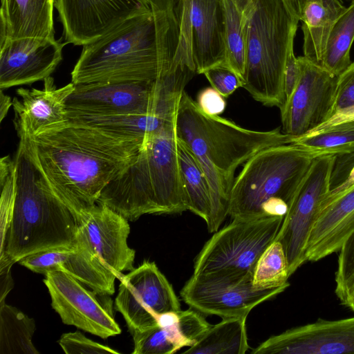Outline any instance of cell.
Masks as SVG:
<instances>
[{
  "label": "cell",
  "mask_w": 354,
  "mask_h": 354,
  "mask_svg": "<svg viewBox=\"0 0 354 354\" xmlns=\"http://www.w3.org/2000/svg\"><path fill=\"white\" fill-rule=\"evenodd\" d=\"M23 136L50 186L75 216L97 203L105 187L136 158L146 142L68 122L35 136Z\"/></svg>",
  "instance_id": "obj_1"
},
{
  "label": "cell",
  "mask_w": 354,
  "mask_h": 354,
  "mask_svg": "<svg viewBox=\"0 0 354 354\" xmlns=\"http://www.w3.org/2000/svg\"><path fill=\"white\" fill-rule=\"evenodd\" d=\"M151 10L131 17L83 46L71 72L74 84L155 81L180 66V30L173 0H149Z\"/></svg>",
  "instance_id": "obj_2"
},
{
  "label": "cell",
  "mask_w": 354,
  "mask_h": 354,
  "mask_svg": "<svg viewBox=\"0 0 354 354\" xmlns=\"http://www.w3.org/2000/svg\"><path fill=\"white\" fill-rule=\"evenodd\" d=\"M14 160L16 195L8 230L1 240L0 270L30 254L57 248H73L77 219L54 192L30 151L24 136Z\"/></svg>",
  "instance_id": "obj_3"
},
{
  "label": "cell",
  "mask_w": 354,
  "mask_h": 354,
  "mask_svg": "<svg viewBox=\"0 0 354 354\" xmlns=\"http://www.w3.org/2000/svg\"><path fill=\"white\" fill-rule=\"evenodd\" d=\"M175 122L147 140L136 158L105 187L97 203L130 221L147 214H180L187 210Z\"/></svg>",
  "instance_id": "obj_4"
},
{
  "label": "cell",
  "mask_w": 354,
  "mask_h": 354,
  "mask_svg": "<svg viewBox=\"0 0 354 354\" xmlns=\"http://www.w3.org/2000/svg\"><path fill=\"white\" fill-rule=\"evenodd\" d=\"M175 132L194 153L202 168L213 169L229 184L234 173L259 151L291 144L293 137L277 128L254 131L243 128L219 115L205 113L185 91L177 108Z\"/></svg>",
  "instance_id": "obj_5"
},
{
  "label": "cell",
  "mask_w": 354,
  "mask_h": 354,
  "mask_svg": "<svg viewBox=\"0 0 354 354\" xmlns=\"http://www.w3.org/2000/svg\"><path fill=\"white\" fill-rule=\"evenodd\" d=\"M299 21L283 0H250L243 87L266 106L285 104L284 72Z\"/></svg>",
  "instance_id": "obj_6"
},
{
  "label": "cell",
  "mask_w": 354,
  "mask_h": 354,
  "mask_svg": "<svg viewBox=\"0 0 354 354\" xmlns=\"http://www.w3.org/2000/svg\"><path fill=\"white\" fill-rule=\"evenodd\" d=\"M313 159L292 143L259 151L234 178L228 216L232 219L266 216L264 207L277 198L289 207Z\"/></svg>",
  "instance_id": "obj_7"
},
{
  "label": "cell",
  "mask_w": 354,
  "mask_h": 354,
  "mask_svg": "<svg viewBox=\"0 0 354 354\" xmlns=\"http://www.w3.org/2000/svg\"><path fill=\"white\" fill-rule=\"evenodd\" d=\"M283 217L232 219L205 243L195 259L193 274L253 273L259 257L274 241Z\"/></svg>",
  "instance_id": "obj_8"
},
{
  "label": "cell",
  "mask_w": 354,
  "mask_h": 354,
  "mask_svg": "<svg viewBox=\"0 0 354 354\" xmlns=\"http://www.w3.org/2000/svg\"><path fill=\"white\" fill-rule=\"evenodd\" d=\"M180 37L176 62L203 74L226 62L223 0H173Z\"/></svg>",
  "instance_id": "obj_9"
},
{
  "label": "cell",
  "mask_w": 354,
  "mask_h": 354,
  "mask_svg": "<svg viewBox=\"0 0 354 354\" xmlns=\"http://www.w3.org/2000/svg\"><path fill=\"white\" fill-rule=\"evenodd\" d=\"M252 272L192 274L180 290L183 301L202 314L223 318L248 317L256 306L284 291L281 286L260 289Z\"/></svg>",
  "instance_id": "obj_10"
},
{
  "label": "cell",
  "mask_w": 354,
  "mask_h": 354,
  "mask_svg": "<svg viewBox=\"0 0 354 354\" xmlns=\"http://www.w3.org/2000/svg\"><path fill=\"white\" fill-rule=\"evenodd\" d=\"M336 155L314 158L274 241L281 243L290 277L306 261L305 250L321 203L330 189Z\"/></svg>",
  "instance_id": "obj_11"
},
{
  "label": "cell",
  "mask_w": 354,
  "mask_h": 354,
  "mask_svg": "<svg viewBox=\"0 0 354 354\" xmlns=\"http://www.w3.org/2000/svg\"><path fill=\"white\" fill-rule=\"evenodd\" d=\"M120 280L115 308L131 334L157 325L164 313L180 310L172 286L153 261H144Z\"/></svg>",
  "instance_id": "obj_12"
},
{
  "label": "cell",
  "mask_w": 354,
  "mask_h": 354,
  "mask_svg": "<svg viewBox=\"0 0 354 354\" xmlns=\"http://www.w3.org/2000/svg\"><path fill=\"white\" fill-rule=\"evenodd\" d=\"M44 275L51 306L64 324L102 339L121 333L109 295L87 290L80 281L60 270L49 271Z\"/></svg>",
  "instance_id": "obj_13"
},
{
  "label": "cell",
  "mask_w": 354,
  "mask_h": 354,
  "mask_svg": "<svg viewBox=\"0 0 354 354\" xmlns=\"http://www.w3.org/2000/svg\"><path fill=\"white\" fill-rule=\"evenodd\" d=\"M297 58L298 82L280 109L282 131L293 138L306 135L331 116L337 78L305 57Z\"/></svg>",
  "instance_id": "obj_14"
},
{
  "label": "cell",
  "mask_w": 354,
  "mask_h": 354,
  "mask_svg": "<svg viewBox=\"0 0 354 354\" xmlns=\"http://www.w3.org/2000/svg\"><path fill=\"white\" fill-rule=\"evenodd\" d=\"M75 217L76 241L86 246L119 279L124 270H131L136 252L127 243L128 220L108 206L97 203L81 209Z\"/></svg>",
  "instance_id": "obj_15"
},
{
  "label": "cell",
  "mask_w": 354,
  "mask_h": 354,
  "mask_svg": "<svg viewBox=\"0 0 354 354\" xmlns=\"http://www.w3.org/2000/svg\"><path fill=\"white\" fill-rule=\"evenodd\" d=\"M66 44L84 46L123 21L151 10L149 0H55Z\"/></svg>",
  "instance_id": "obj_16"
},
{
  "label": "cell",
  "mask_w": 354,
  "mask_h": 354,
  "mask_svg": "<svg viewBox=\"0 0 354 354\" xmlns=\"http://www.w3.org/2000/svg\"><path fill=\"white\" fill-rule=\"evenodd\" d=\"M253 354H354V317L318 319L273 335Z\"/></svg>",
  "instance_id": "obj_17"
},
{
  "label": "cell",
  "mask_w": 354,
  "mask_h": 354,
  "mask_svg": "<svg viewBox=\"0 0 354 354\" xmlns=\"http://www.w3.org/2000/svg\"><path fill=\"white\" fill-rule=\"evenodd\" d=\"M66 44L55 38H18L0 41V88L44 80L62 59Z\"/></svg>",
  "instance_id": "obj_18"
},
{
  "label": "cell",
  "mask_w": 354,
  "mask_h": 354,
  "mask_svg": "<svg viewBox=\"0 0 354 354\" xmlns=\"http://www.w3.org/2000/svg\"><path fill=\"white\" fill-rule=\"evenodd\" d=\"M75 88L71 83L57 88L49 76L41 89L19 88L12 100L14 126L17 136L32 137L55 129L68 122L66 100Z\"/></svg>",
  "instance_id": "obj_19"
},
{
  "label": "cell",
  "mask_w": 354,
  "mask_h": 354,
  "mask_svg": "<svg viewBox=\"0 0 354 354\" xmlns=\"http://www.w3.org/2000/svg\"><path fill=\"white\" fill-rule=\"evenodd\" d=\"M19 263L28 270L45 274L53 270L67 273L100 294L113 295L115 274L83 244L76 241L73 248H57L39 252Z\"/></svg>",
  "instance_id": "obj_20"
},
{
  "label": "cell",
  "mask_w": 354,
  "mask_h": 354,
  "mask_svg": "<svg viewBox=\"0 0 354 354\" xmlns=\"http://www.w3.org/2000/svg\"><path fill=\"white\" fill-rule=\"evenodd\" d=\"M354 231V186L319 209L305 250L306 261H317L339 250Z\"/></svg>",
  "instance_id": "obj_21"
},
{
  "label": "cell",
  "mask_w": 354,
  "mask_h": 354,
  "mask_svg": "<svg viewBox=\"0 0 354 354\" xmlns=\"http://www.w3.org/2000/svg\"><path fill=\"white\" fill-rule=\"evenodd\" d=\"M55 0H1L0 41L55 38Z\"/></svg>",
  "instance_id": "obj_22"
},
{
  "label": "cell",
  "mask_w": 354,
  "mask_h": 354,
  "mask_svg": "<svg viewBox=\"0 0 354 354\" xmlns=\"http://www.w3.org/2000/svg\"><path fill=\"white\" fill-rule=\"evenodd\" d=\"M176 111L102 115L68 114V122L117 138L145 142L151 136L174 121Z\"/></svg>",
  "instance_id": "obj_23"
},
{
  "label": "cell",
  "mask_w": 354,
  "mask_h": 354,
  "mask_svg": "<svg viewBox=\"0 0 354 354\" xmlns=\"http://www.w3.org/2000/svg\"><path fill=\"white\" fill-rule=\"evenodd\" d=\"M346 8L342 0H318L306 6L301 19L304 57L322 66L330 32Z\"/></svg>",
  "instance_id": "obj_24"
},
{
  "label": "cell",
  "mask_w": 354,
  "mask_h": 354,
  "mask_svg": "<svg viewBox=\"0 0 354 354\" xmlns=\"http://www.w3.org/2000/svg\"><path fill=\"white\" fill-rule=\"evenodd\" d=\"M177 154L187 210L207 223L211 215L212 201L206 176L196 156L178 138Z\"/></svg>",
  "instance_id": "obj_25"
},
{
  "label": "cell",
  "mask_w": 354,
  "mask_h": 354,
  "mask_svg": "<svg viewBox=\"0 0 354 354\" xmlns=\"http://www.w3.org/2000/svg\"><path fill=\"white\" fill-rule=\"evenodd\" d=\"M247 317L223 318L212 326L183 353L245 354L249 349Z\"/></svg>",
  "instance_id": "obj_26"
},
{
  "label": "cell",
  "mask_w": 354,
  "mask_h": 354,
  "mask_svg": "<svg viewBox=\"0 0 354 354\" xmlns=\"http://www.w3.org/2000/svg\"><path fill=\"white\" fill-rule=\"evenodd\" d=\"M223 1L225 15L226 63L243 79L247 53L250 0Z\"/></svg>",
  "instance_id": "obj_27"
},
{
  "label": "cell",
  "mask_w": 354,
  "mask_h": 354,
  "mask_svg": "<svg viewBox=\"0 0 354 354\" xmlns=\"http://www.w3.org/2000/svg\"><path fill=\"white\" fill-rule=\"evenodd\" d=\"M34 319L18 308L0 304V354H39L32 339Z\"/></svg>",
  "instance_id": "obj_28"
},
{
  "label": "cell",
  "mask_w": 354,
  "mask_h": 354,
  "mask_svg": "<svg viewBox=\"0 0 354 354\" xmlns=\"http://www.w3.org/2000/svg\"><path fill=\"white\" fill-rule=\"evenodd\" d=\"M292 144L313 158L354 153V121L330 127L314 135L293 138Z\"/></svg>",
  "instance_id": "obj_29"
},
{
  "label": "cell",
  "mask_w": 354,
  "mask_h": 354,
  "mask_svg": "<svg viewBox=\"0 0 354 354\" xmlns=\"http://www.w3.org/2000/svg\"><path fill=\"white\" fill-rule=\"evenodd\" d=\"M354 41V0L339 16L328 37L322 66L338 76L351 64L350 50Z\"/></svg>",
  "instance_id": "obj_30"
},
{
  "label": "cell",
  "mask_w": 354,
  "mask_h": 354,
  "mask_svg": "<svg viewBox=\"0 0 354 354\" xmlns=\"http://www.w3.org/2000/svg\"><path fill=\"white\" fill-rule=\"evenodd\" d=\"M158 324L165 329L179 350L192 346L212 326L202 313L192 308L164 313L159 317Z\"/></svg>",
  "instance_id": "obj_31"
},
{
  "label": "cell",
  "mask_w": 354,
  "mask_h": 354,
  "mask_svg": "<svg viewBox=\"0 0 354 354\" xmlns=\"http://www.w3.org/2000/svg\"><path fill=\"white\" fill-rule=\"evenodd\" d=\"M290 277L288 263L281 243L274 241L265 250L255 266L252 283L257 288L281 286Z\"/></svg>",
  "instance_id": "obj_32"
},
{
  "label": "cell",
  "mask_w": 354,
  "mask_h": 354,
  "mask_svg": "<svg viewBox=\"0 0 354 354\" xmlns=\"http://www.w3.org/2000/svg\"><path fill=\"white\" fill-rule=\"evenodd\" d=\"M0 183V238L2 239L9 227L16 195L15 163L14 158L12 159L10 156L1 158Z\"/></svg>",
  "instance_id": "obj_33"
},
{
  "label": "cell",
  "mask_w": 354,
  "mask_h": 354,
  "mask_svg": "<svg viewBox=\"0 0 354 354\" xmlns=\"http://www.w3.org/2000/svg\"><path fill=\"white\" fill-rule=\"evenodd\" d=\"M131 335L134 343L132 354H172L179 350L158 324Z\"/></svg>",
  "instance_id": "obj_34"
},
{
  "label": "cell",
  "mask_w": 354,
  "mask_h": 354,
  "mask_svg": "<svg viewBox=\"0 0 354 354\" xmlns=\"http://www.w3.org/2000/svg\"><path fill=\"white\" fill-rule=\"evenodd\" d=\"M339 252L335 292L343 304L354 283V231L344 241Z\"/></svg>",
  "instance_id": "obj_35"
},
{
  "label": "cell",
  "mask_w": 354,
  "mask_h": 354,
  "mask_svg": "<svg viewBox=\"0 0 354 354\" xmlns=\"http://www.w3.org/2000/svg\"><path fill=\"white\" fill-rule=\"evenodd\" d=\"M225 98L228 97L238 88L243 87V80L226 62L213 66L203 73Z\"/></svg>",
  "instance_id": "obj_36"
},
{
  "label": "cell",
  "mask_w": 354,
  "mask_h": 354,
  "mask_svg": "<svg viewBox=\"0 0 354 354\" xmlns=\"http://www.w3.org/2000/svg\"><path fill=\"white\" fill-rule=\"evenodd\" d=\"M58 342L66 354L120 353L107 346L87 338L80 331L64 333Z\"/></svg>",
  "instance_id": "obj_37"
},
{
  "label": "cell",
  "mask_w": 354,
  "mask_h": 354,
  "mask_svg": "<svg viewBox=\"0 0 354 354\" xmlns=\"http://www.w3.org/2000/svg\"><path fill=\"white\" fill-rule=\"evenodd\" d=\"M353 105L354 62H351L348 67L337 76L331 116L335 112Z\"/></svg>",
  "instance_id": "obj_38"
},
{
  "label": "cell",
  "mask_w": 354,
  "mask_h": 354,
  "mask_svg": "<svg viewBox=\"0 0 354 354\" xmlns=\"http://www.w3.org/2000/svg\"><path fill=\"white\" fill-rule=\"evenodd\" d=\"M197 104L205 113L210 115H220L226 106L225 97L212 86L198 93Z\"/></svg>",
  "instance_id": "obj_39"
},
{
  "label": "cell",
  "mask_w": 354,
  "mask_h": 354,
  "mask_svg": "<svg viewBox=\"0 0 354 354\" xmlns=\"http://www.w3.org/2000/svg\"><path fill=\"white\" fill-rule=\"evenodd\" d=\"M300 66L295 57L293 46L290 48L286 61L284 72V93L286 101L295 90L300 76Z\"/></svg>",
  "instance_id": "obj_40"
},
{
  "label": "cell",
  "mask_w": 354,
  "mask_h": 354,
  "mask_svg": "<svg viewBox=\"0 0 354 354\" xmlns=\"http://www.w3.org/2000/svg\"><path fill=\"white\" fill-rule=\"evenodd\" d=\"M351 121H354V105L335 112L327 120L306 135H314L330 127Z\"/></svg>",
  "instance_id": "obj_41"
},
{
  "label": "cell",
  "mask_w": 354,
  "mask_h": 354,
  "mask_svg": "<svg viewBox=\"0 0 354 354\" xmlns=\"http://www.w3.org/2000/svg\"><path fill=\"white\" fill-rule=\"evenodd\" d=\"M354 186V165L350 170L346 178L339 184L330 188L328 193L326 194L322 201L319 209L324 207L334 200L339 197L345 192L348 191Z\"/></svg>",
  "instance_id": "obj_42"
},
{
  "label": "cell",
  "mask_w": 354,
  "mask_h": 354,
  "mask_svg": "<svg viewBox=\"0 0 354 354\" xmlns=\"http://www.w3.org/2000/svg\"><path fill=\"white\" fill-rule=\"evenodd\" d=\"M10 270L11 267L0 270V304L5 302L6 296L13 288Z\"/></svg>",
  "instance_id": "obj_43"
},
{
  "label": "cell",
  "mask_w": 354,
  "mask_h": 354,
  "mask_svg": "<svg viewBox=\"0 0 354 354\" xmlns=\"http://www.w3.org/2000/svg\"><path fill=\"white\" fill-rule=\"evenodd\" d=\"M292 13L299 19H302L306 6L311 2L318 0H283Z\"/></svg>",
  "instance_id": "obj_44"
},
{
  "label": "cell",
  "mask_w": 354,
  "mask_h": 354,
  "mask_svg": "<svg viewBox=\"0 0 354 354\" xmlns=\"http://www.w3.org/2000/svg\"><path fill=\"white\" fill-rule=\"evenodd\" d=\"M0 93V120L2 122L6 116L8 110L12 106V100H11L10 96L4 94L1 89Z\"/></svg>",
  "instance_id": "obj_45"
},
{
  "label": "cell",
  "mask_w": 354,
  "mask_h": 354,
  "mask_svg": "<svg viewBox=\"0 0 354 354\" xmlns=\"http://www.w3.org/2000/svg\"><path fill=\"white\" fill-rule=\"evenodd\" d=\"M354 311V283L348 290L345 301L342 304Z\"/></svg>",
  "instance_id": "obj_46"
}]
</instances>
